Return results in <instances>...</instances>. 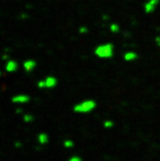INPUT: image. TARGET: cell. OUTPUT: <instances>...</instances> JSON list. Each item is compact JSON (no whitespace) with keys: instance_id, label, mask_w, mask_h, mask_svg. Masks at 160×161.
Listing matches in <instances>:
<instances>
[{"instance_id":"2","label":"cell","mask_w":160,"mask_h":161,"mask_svg":"<svg viewBox=\"0 0 160 161\" xmlns=\"http://www.w3.org/2000/svg\"><path fill=\"white\" fill-rule=\"evenodd\" d=\"M96 107V102L92 99H87L74 105L73 110L76 113H90Z\"/></svg>"},{"instance_id":"19","label":"cell","mask_w":160,"mask_h":161,"mask_svg":"<svg viewBox=\"0 0 160 161\" xmlns=\"http://www.w3.org/2000/svg\"><path fill=\"white\" fill-rule=\"evenodd\" d=\"M14 146L15 147H17V148H20V147H21L22 146V143L21 142H16L15 143H14Z\"/></svg>"},{"instance_id":"6","label":"cell","mask_w":160,"mask_h":161,"mask_svg":"<svg viewBox=\"0 0 160 161\" xmlns=\"http://www.w3.org/2000/svg\"><path fill=\"white\" fill-rule=\"evenodd\" d=\"M22 65H23V68H24L25 71L27 73H30L35 70L36 65H37V62L33 59H27L23 62Z\"/></svg>"},{"instance_id":"9","label":"cell","mask_w":160,"mask_h":161,"mask_svg":"<svg viewBox=\"0 0 160 161\" xmlns=\"http://www.w3.org/2000/svg\"><path fill=\"white\" fill-rule=\"evenodd\" d=\"M48 141H49V137L47 133H40L38 135V142L40 145H46L48 143Z\"/></svg>"},{"instance_id":"4","label":"cell","mask_w":160,"mask_h":161,"mask_svg":"<svg viewBox=\"0 0 160 161\" xmlns=\"http://www.w3.org/2000/svg\"><path fill=\"white\" fill-rule=\"evenodd\" d=\"M30 101V97L26 94H18L12 97V101L15 104H26Z\"/></svg>"},{"instance_id":"1","label":"cell","mask_w":160,"mask_h":161,"mask_svg":"<svg viewBox=\"0 0 160 161\" xmlns=\"http://www.w3.org/2000/svg\"><path fill=\"white\" fill-rule=\"evenodd\" d=\"M94 53L97 57L101 59H109L114 56V45L110 43L98 45L94 50Z\"/></svg>"},{"instance_id":"3","label":"cell","mask_w":160,"mask_h":161,"mask_svg":"<svg viewBox=\"0 0 160 161\" xmlns=\"http://www.w3.org/2000/svg\"><path fill=\"white\" fill-rule=\"evenodd\" d=\"M159 3V0H148L144 4V10L145 13H152L154 12L157 6Z\"/></svg>"},{"instance_id":"11","label":"cell","mask_w":160,"mask_h":161,"mask_svg":"<svg viewBox=\"0 0 160 161\" xmlns=\"http://www.w3.org/2000/svg\"><path fill=\"white\" fill-rule=\"evenodd\" d=\"M109 30H110L111 32L116 34V33H118V32L120 31V27H119V26H118V24H116V23H112V24H110V26H109Z\"/></svg>"},{"instance_id":"10","label":"cell","mask_w":160,"mask_h":161,"mask_svg":"<svg viewBox=\"0 0 160 161\" xmlns=\"http://www.w3.org/2000/svg\"><path fill=\"white\" fill-rule=\"evenodd\" d=\"M34 119H35V117H34V115H31V114H26V115H24V116H23V121L25 123H26V124H30V123L33 122Z\"/></svg>"},{"instance_id":"21","label":"cell","mask_w":160,"mask_h":161,"mask_svg":"<svg viewBox=\"0 0 160 161\" xmlns=\"http://www.w3.org/2000/svg\"><path fill=\"white\" fill-rule=\"evenodd\" d=\"M102 19H103L104 21H108L109 19V15H107V14H104V15L102 16Z\"/></svg>"},{"instance_id":"15","label":"cell","mask_w":160,"mask_h":161,"mask_svg":"<svg viewBox=\"0 0 160 161\" xmlns=\"http://www.w3.org/2000/svg\"><path fill=\"white\" fill-rule=\"evenodd\" d=\"M37 86L39 88H45L46 87V83H45V80H39V82L37 83Z\"/></svg>"},{"instance_id":"7","label":"cell","mask_w":160,"mask_h":161,"mask_svg":"<svg viewBox=\"0 0 160 161\" xmlns=\"http://www.w3.org/2000/svg\"><path fill=\"white\" fill-rule=\"evenodd\" d=\"M45 83H46V88H53L57 85L58 80L54 76H48L45 78Z\"/></svg>"},{"instance_id":"17","label":"cell","mask_w":160,"mask_h":161,"mask_svg":"<svg viewBox=\"0 0 160 161\" xmlns=\"http://www.w3.org/2000/svg\"><path fill=\"white\" fill-rule=\"evenodd\" d=\"M28 17H29V16H28V14L26 12H22L21 13V15H20V19H21V20H26Z\"/></svg>"},{"instance_id":"12","label":"cell","mask_w":160,"mask_h":161,"mask_svg":"<svg viewBox=\"0 0 160 161\" xmlns=\"http://www.w3.org/2000/svg\"><path fill=\"white\" fill-rule=\"evenodd\" d=\"M63 146H65V148L69 149V148H72V147H74V143L72 140L65 139V141L63 142Z\"/></svg>"},{"instance_id":"14","label":"cell","mask_w":160,"mask_h":161,"mask_svg":"<svg viewBox=\"0 0 160 161\" xmlns=\"http://www.w3.org/2000/svg\"><path fill=\"white\" fill-rule=\"evenodd\" d=\"M78 32H79L80 34H82V35H84V34H87V33L88 32V29H87V26H82L78 28Z\"/></svg>"},{"instance_id":"22","label":"cell","mask_w":160,"mask_h":161,"mask_svg":"<svg viewBox=\"0 0 160 161\" xmlns=\"http://www.w3.org/2000/svg\"><path fill=\"white\" fill-rule=\"evenodd\" d=\"M16 113H17V114H21L22 113V109H21V108H17V109H16Z\"/></svg>"},{"instance_id":"13","label":"cell","mask_w":160,"mask_h":161,"mask_svg":"<svg viewBox=\"0 0 160 161\" xmlns=\"http://www.w3.org/2000/svg\"><path fill=\"white\" fill-rule=\"evenodd\" d=\"M114 125V123L113 122L112 120H109V119H107V120H105L104 123H103V126L105 128H111Z\"/></svg>"},{"instance_id":"8","label":"cell","mask_w":160,"mask_h":161,"mask_svg":"<svg viewBox=\"0 0 160 161\" xmlns=\"http://www.w3.org/2000/svg\"><path fill=\"white\" fill-rule=\"evenodd\" d=\"M137 58H138L137 53L135 52H132V51H131V52H127L125 54L123 55V59H124V61H136Z\"/></svg>"},{"instance_id":"5","label":"cell","mask_w":160,"mask_h":161,"mask_svg":"<svg viewBox=\"0 0 160 161\" xmlns=\"http://www.w3.org/2000/svg\"><path fill=\"white\" fill-rule=\"evenodd\" d=\"M19 67V64L17 63V61L15 60H12L10 59L8 61H6L5 64V70L8 73H13L16 72L18 70Z\"/></svg>"},{"instance_id":"20","label":"cell","mask_w":160,"mask_h":161,"mask_svg":"<svg viewBox=\"0 0 160 161\" xmlns=\"http://www.w3.org/2000/svg\"><path fill=\"white\" fill-rule=\"evenodd\" d=\"M155 42L157 45L160 47V36H158V37H156L155 38Z\"/></svg>"},{"instance_id":"16","label":"cell","mask_w":160,"mask_h":161,"mask_svg":"<svg viewBox=\"0 0 160 161\" xmlns=\"http://www.w3.org/2000/svg\"><path fill=\"white\" fill-rule=\"evenodd\" d=\"M69 161H82V159L79 156H77V155H73L71 156L69 159Z\"/></svg>"},{"instance_id":"18","label":"cell","mask_w":160,"mask_h":161,"mask_svg":"<svg viewBox=\"0 0 160 161\" xmlns=\"http://www.w3.org/2000/svg\"><path fill=\"white\" fill-rule=\"evenodd\" d=\"M2 58H3V61H8V60H10V59H9V58H10V56H9L8 54L7 53V52H5L4 54H3V55L2 56Z\"/></svg>"}]
</instances>
